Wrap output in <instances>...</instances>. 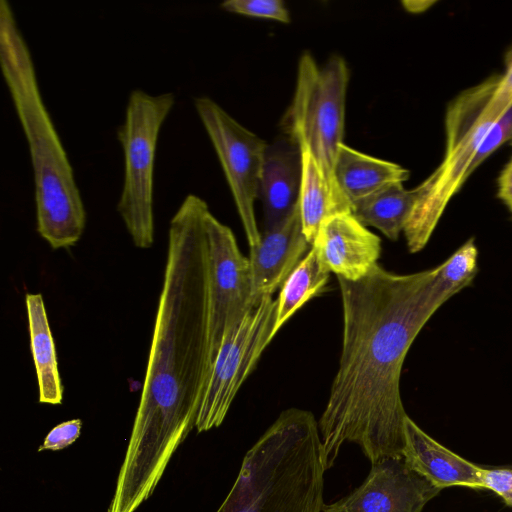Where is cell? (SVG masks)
I'll list each match as a JSON object with an SVG mask.
<instances>
[{"label":"cell","instance_id":"12","mask_svg":"<svg viewBox=\"0 0 512 512\" xmlns=\"http://www.w3.org/2000/svg\"><path fill=\"white\" fill-rule=\"evenodd\" d=\"M302 228L299 201L291 214L277 226L263 230L257 245L249 247L251 303L255 308L272 296L310 251Z\"/></svg>","mask_w":512,"mask_h":512},{"label":"cell","instance_id":"19","mask_svg":"<svg viewBox=\"0 0 512 512\" xmlns=\"http://www.w3.org/2000/svg\"><path fill=\"white\" fill-rule=\"evenodd\" d=\"M292 141L296 143L300 154L301 180L298 201L302 228L312 247L324 219L343 211L336 203L323 172L308 146L301 140Z\"/></svg>","mask_w":512,"mask_h":512},{"label":"cell","instance_id":"21","mask_svg":"<svg viewBox=\"0 0 512 512\" xmlns=\"http://www.w3.org/2000/svg\"><path fill=\"white\" fill-rule=\"evenodd\" d=\"M221 7L228 12L245 16L290 22L289 11L282 0H228Z\"/></svg>","mask_w":512,"mask_h":512},{"label":"cell","instance_id":"18","mask_svg":"<svg viewBox=\"0 0 512 512\" xmlns=\"http://www.w3.org/2000/svg\"><path fill=\"white\" fill-rule=\"evenodd\" d=\"M416 189L392 183L351 205L352 214L364 226L380 230L390 240H397L416 202Z\"/></svg>","mask_w":512,"mask_h":512},{"label":"cell","instance_id":"6","mask_svg":"<svg viewBox=\"0 0 512 512\" xmlns=\"http://www.w3.org/2000/svg\"><path fill=\"white\" fill-rule=\"evenodd\" d=\"M348 82L349 69L343 57L334 55L319 67L313 56L304 52L294 96L282 120L285 136L303 141L310 149L343 212H351V205L336 185L334 168L343 144Z\"/></svg>","mask_w":512,"mask_h":512},{"label":"cell","instance_id":"1","mask_svg":"<svg viewBox=\"0 0 512 512\" xmlns=\"http://www.w3.org/2000/svg\"><path fill=\"white\" fill-rule=\"evenodd\" d=\"M209 212L202 198L188 194L170 220L142 392L108 512H136L195 428L211 372Z\"/></svg>","mask_w":512,"mask_h":512},{"label":"cell","instance_id":"10","mask_svg":"<svg viewBox=\"0 0 512 512\" xmlns=\"http://www.w3.org/2000/svg\"><path fill=\"white\" fill-rule=\"evenodd\" d=\"M209 257V360L211 369L226 334L253 309L249 259L232 230L206 217Z\"/></svg>","mask_w":512,"mask_h":512},{"label":"cell","instance_id":"23","mask_svg":"<svg viewBox=\"0 0 512 512\" xmlns=\"http://www.w3.org/2000/svg\"><path fill=\"white\" fill-rule=\"evenodd\" d=\"M479 477L483 490L492 491L512 508V466H480Z\"/></svg>","mask_w":512,"mask_h":512},{"label":"cell","instance_id":"13","mask_svg":"<svg viewBox=\"0 0 512 512\" xmlns=\"http://www.w3.org/2000/svg\"><path fill=\"white\" fill-rule=\"evenodd\" d=\"M312 249L321 266L337 277L357 281L377 264L381 239L352 212L328 216L321 223Z\"/></svg>","mask_w":512,"mask_h":512},{"label":"cell","instance_id":"14","mask_svg":"<svg viewBox=\"0 0 512 512\" xmlns=\"http://www.w3.org/2000/svg\"><path fill=\"white\" fill-rule=\"evenodd\" d=\"M402 456L413 470L440 490L453 486L483 490L480 465L438 443L408 415L404 420Z\"/></svg>","mask_w":512,"mask_h":512},{"label":"cell","instance_id":"17","mask_svg":"<svg viewBox=\"0 0 512 512\" xmlns=\"http://www.w3.org/2000/svg\"><path fill=\"white\" fill-rule=\"evenodd\" d=\"M25 306L30 349L38 381L39 402L51 405L61 404L64 389L43 296L40 293H27Z\"/></svg>","mask_w":512,"mask_h":512},{"label":"cell","instance_id":"24","mask_svg":"<svg viewBox=\"0 0 512 512\" xmlns=\"http://www.w3.org/2000/svg\"><path fill=\"white\" fill-rule=\"evenodd\" d=\"M82 421L72 419L55 426L45 437L38 451L61 450L74 443L81 434Z\"/></svg>","mask_w":512,"mask_h":512},{"label":"cell","instance_id":"16","mask_svg":"<svg viewBox=\"0 0 512 512\" xmlns=\"http://www.w3.org/2000/svg\"><path fill=\"white\" fill-rule=\"evenodd\" d=\"M409 175L399 164L367 155L344 143L334 168L336 185L350 205L386 185L405 182Z\"/></svg>","mask_w":512,"mask_h":512},{"label":"cell","instance_id":"26","mask_svg":"<svg viewBox=\"0 0 512 512\" xmlns=\"http://www.w3.org/2000/svg\"><path fill=\"white\" fill-rule=\"evenodd\" d=\"M434 1H403V7L411 13H420L427 10L431 5H433Z\"/></svg>","mask_w":512,"mask_h":512},{"label":"cell","instance_id":"5","mask_svg":"<svg viewBox=\"0 0 512 512\" xmlns=\"http://www.w3.org/2000/svg\"><path fill=\"white\" fill-rule=\"evenodd\" d=\"M446 149L441 164L416 189V202L404 227L411 253L428 243L451 198L496 149L512 140V109L497 121L485 117L482 101L459 97L445 119Z\"/></svg>","mask_w":512,"mask_h":512},{"label":"cell","instance_id":"11","mask_svg":"<svg viewBox=\"0 0 512 512\" xmlns=\"http://www.w3.org/2000/svg\"><path fill=\"white\" fill-rule=\"evenodd\" d=\"M441 490L413 470L402 455L372 464L364 482L322 512H422Z\"/></svg>","mask_w":512,"mask_h":512},{"label":"cell","instance_id":"8","mask_svg":"<svg viewBox=\"0 0 512 512\" xmlns=\"http://www.w3.org/2000/svg\"><path fill=\"white\" fill-rule=\"evenodd\" d=\"M277 301L265 296L223 339L201 400L198 433L219 427L240 387L275 337Z\"/></svg>","mask_w":512,"mask_h":512},{"label":"cell","instance_id":"25","mask_svg":"<svg viewBox=\"0 0 512 512\" xmlns=\"http://www.w3.org/2000/svg\"><path fill=\"white\" fill-rule=\"evenodd\" d=\"M498 196L512 213V158L499 177Z\"/></svg>","mask_w":512,"mask_h":512},{"label":"cell","instance_id":"15","mask_svg":"<svg viewBox=\"0 0 512 512\" xmlns=\"http://www.w3.org/2000/svg\"><path fill=\"white\" fill-rule=\"evenodd\" d=\"M300 180V154L296 143L285 136L267 144L259 189L264 230L277 226L294 210L299 199Z\"/></svg>","mask_w":512,"mask_h":512},{"label":"cell","instance_id":"9","mask_svg":"<svg viewBox=\"0 0 512 512\" xmlns=\"http://www.w3.org/2000/svg\"><path fill=\"white\" fill-rule=\"evenodd\" d=\"M194 107L222 166L249 247H253L261 238L254 203L259 198L267 143L209 97L194 98Z\"/></svg>","mask_w":512,"mask_h":512},{"label":"cell","instance_id":"22","mask_svg":"<svg viewBox=\"0 0 512 512\" xmlns=\"http://www.w3.org/2000/svg\"><path fill=\"white\" fill-rule=\"evenodd\" d=\"M512 109V48L506 54L505 70L497 76L495 91L487 106L486 116L497 121Z\"/></svg>","mask_w":512,"mask_h":512},{"label":"cell","instance_id":"4","mask_svg":"<svg viewBox=\"0 0 512 512\" xmlns=\"http://www.w3.org/2000/svg\"><path fill=\"white\" fill-rule=\"evenodd\" d=\"M326 470L314 415L287 409L248 450L216 512H322Z\"/></svg>","mask_w":512,"mask_h":512},{"label":"cell","instance_id":"3","mask_svg":"<svg viewBox=\"0 0 512 512\" xmlns=\"http://www.w3.org/2000/svg\"><path fill=\"white\" fill-rule=\"evenodd\" d=\"M0 67L29 149L37 231L53 249L72 247L85 230V207L43 101L31 51L6 0L0 1Z\"/></svg>","mask_w":512,"mask_h":512},{"label":"cell","instance_id":"20","mask_svg":"<svg viewBox=\"0 0 512 512\" xmlns=\"http://www.w3.org/2000/svg\"><path fill=\"white\" fill-rule=\"evenodd\" d=\"M329 275L330 273L321 266L311 247L281 287L276 300L274 335L297 310L322 291L328 282Z\"/></svg>","mask_w":512,"mask_h":512},{"label":"cell","instance_id":"2","mask_svg":"<svg viewBox=\"0 0 512 512\" xmlns=\"http://www.w3.org/2000/svg\"><path fill=\"white\" fill-rule=\"evenodd\" d=\"M343 311L342 349L326 407L318 421L326 469L341 446L354 442L371 464L402 455V366L432 315L459 291L441 264L395 274L378 263L357 281L337 277Z\"/></svg>","mask_w":512,"mask_h":512},{"label":"cell","instance_id":"7","mask_svg":"<svg viewBox=\"0 0 512 512\" xmlns=\"http://www.w3.org/2000/svg\"><path fill=\"white\" fill-rule=\"evenodd\" d=\"M172 92H130L117 139L124 155V179L117 211L140 249L154 243V165L161 127L175 105Z\"/></svg>","mask_w":512,"mask_h":512}]
</instances>
